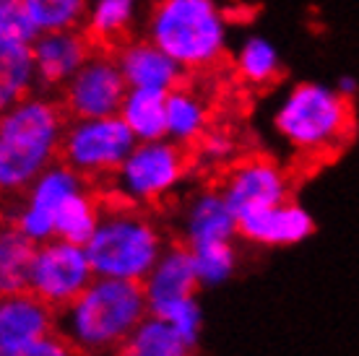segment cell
<instances>
[{
	"label": "cell",
	"mask_w": 359,
	"mask_h": 356,
	"mask_svg": "<svg viewBox=\"0 0 359 356\" xmlns=\"http://www.w3.org/2000/svg\"><path fill=\"white\" fill-rule=\"evenodd\" d=\"M97 50L86 29H53L34 42V65L42 91H60Z\"/></svg>",
	"instance_id": "obj_13"
},
{
	"label": "cell",
	"mask_w": 359,
	"mask_h": 356,
	"mask_svg": "<svg viewBox=\"0 0 359 356\" xmlns=\"http://www.w3.org/2000/svg\"><path fill=\"white\" fill-rule=\"evenodd\" d=\"M211 130V102L201 86L182 81L167 94V138L185 149H196Z\"/></svg>",
	"instance_id": "obj_19"
},
{
	"label": "cell",
	"mask_w": 359,
	"mask_h": 356,
	"mask_svg": "<svg viewBox=\"0 0 359 356\" xmlns=\"http://www.w3.org/2000/svg\"><path fill=\"white\" fill-rule=\"evenodd\" d=\"M91 0H24L32 18L42 32L83 29Z\"/></svg>",
	"instance_id": "obj_27"
},
{
	"label": "cell",
	"mask_w": 359,
	"mask_h": 356,
	"mask_svg": "<svg viewBox=\"0 0 359 356\" xmlns=\"http://www.w3.org/2000/svg\"><path fill=\"white\" fill-rule=\"evenodd\" d=\"M115 55L130 89H154L170 94L188 76L175 57H170L159 45H154L146 34L126 39L120 47H115Z\"/></svg>",
	"instance_id": "obj_14"
},
{
	"label": "cell",
	"mask_w": 359,
	"mask_h": 356,
	"mask_svg": "<svg viewBox=\"0 0 359 356\" xmlns=\"http://www.w3.org/2000/svg\"><path fill=\"white\" fill-rule=\"evenodd\" d=\"M97 278L86 245L68 240H47L36 245L27 289L60 312Z\"/></svg>",
	"instance_id": "obj_8"
},
{
	"label": "cell",
	"mask_w": 359,
	"mask_h": 356,
	"mask_svg": "<svg viewBox=\"0 0 359 356\" xmlns=\"http://www.w3.org/2000/svg\"><path fill=\"white\" fill-rule=\"evenodd\" d=\"M167 249L162 226L138 205L112 200L104 203L97 229L86 242L94 273L144 284Z\"/></svg>",
	"instance_id": "obj_5"
},
{
	"label": "cell",
	"mask_w": 359,
	"mask_h": 356,
	"mask_svg": "<svg viewBox=\"0 0 359 356\" xmlns=\"http://www.w3.org/2000/svg\"><path fill=\"white\" fill-rule=\"evenodd\" d=\"M219 190L237 219L289 200L292 182L287 170L266 156H245L226 167Z\"/></svg>",
	"instance_id": "obj_11"
},
{
	"label": "cell",
	"mask_w": 359,
	"mask_h": 356,
	"mask_svg": "<svg viewBox=\"0 0 359 356\" xmlns=\"http://www.w3.org/2000/svg\"><path fill=\"white\" fill-rule=\"evenodd\" d=\"M135 143V135L120 115L71 117L65 128L60 161L91 182H109Z\"/></svg>",
	"instance_id": "obj_7"
},
{
	"label": "cell",
	"mask_w": 359,
	"mask_h": 356,
	"mask_svg": "<svg viewBox=\"0 0 359 356\" xmlns=\"http://www.w3.org/2000/svg\"><path fill=\"white\" fill-rule=\"evenodd\" d=\"M198 159L208 164V167H226L234 156V138L226 130H208L201 141H198Z\"/></svg>",
	"instance_id": "obj_30"
},
{
	"label": "cell",
	"mask_w": 359,
	"mask_h": 356,
	"mask_svg": "<svg viewBox=\"0 0 359 356\" xmlns=\"http://www.w3.org/2000/svg\"><path fill=\"white\" fill-rule=\"evenodd\" d=\"M180 229H182V245H188V247L234 242V237H240L237 216L219 187L198 190L196 196L190 198L180 216Z\"/></svg>",
	"instance_id": "obj_15"
},
{
	"label": "cell",
	"mask_w": 359,
	"mask_h": 356,
	"mask_svg": "<svg viewBox=\"0 0 359 356\" xmlns=\"http://www.w3.org/2000/svg\"><path fill=\"white\" fill-rule=\"evenodd\" d=\"M91 179L68 167L65 161H57L50 170H45L32 185L21 193V200L11 211L8 226L21 232L34 245H42L47 240H55V216L60 205L79 193L81 187L89 185Z\"/></svg>",
	"instance_id": "obj_10"
},
{
	"label": "cell",
	"mask_w": 359,
	"mask_h": 356,
	"mask_svg": "<svg viewBox=\"0 0 359 356\" xmlns=\"http://www.w3.org/2000/svg\"><path fill=\"white\" fill-rule=\"evenodd\" d=\"M190 249H193L201 289L222 286L234 276V271H237V247H234V242H214V245Z\"/></svg>",
	"instance_id": "obj_26"
},
{
	"label": "cell",
	"mask_w": 359,
	"mask_h": 356,
	"mask_svg": "<svg viewBox=\"0 0 359 356\" xmlns=\"http://www.w3.org/2000/svg\"><path fill=\"white\" fill-rule=\"evenodd\" d=\"M336 89L341 91V94H346V97H354L357 94V89H359V83H357V78L354 76H341V78L336 81Z\"/></svg>",
	"instance_id": "obj_32"
},
{
	"label": "cell",
	"mask_w": 359,
	"mask_h": 356,
	"mask_svg": "<svg viewBox=\"0 0 359 356\" xmlns=\"http://www.w3.org/2000/svg\"><path fill=\"white\" fill-rule=\"evenodd\" d=\"M128 91L115 50L97 47L57 94L68 117H109L120 115Z\"/></svg>",
	"instance_id": "obj_9"
},
{
	"label": "cell",
	"mask_w": 359,
	"mask_h": 356,
	"mask_svg": "<svg viewBox=\"0 0 359 356\" xmlns=\"http://www.w3.org/2000/svg\"><path fill=\"white\" fill-rule=\"evenodd\" d=\"M18 356H79V351L63 338V336H50L47 341L42 343H36V346L27 348V351H21Z\"/></svg>",
	"instance_id": "obj_31"
},
{
	"label": "cell",
	"mask_w": 359,
	"mask_h": 356,
	"mask_svg": "<svg viewBox=\"0 0 359 356\" xmlns=\"http://www.w3.org/2000/svg\"><path fill=\"white\" fill-rule=\"evenodd\" d=\"M271 128L297 159L325 161L341 151L354 133L351 99L336 83L299 81L278 97Z\"/></svg>",
	"instance_id": "obj_3"
},
{
	"label": "cell",
	"mask_w": 359,
	"mask_h": 356,
	"mask_svg": "<svg viewBox=\"0 0 359 356\" xmlns=\"http://www.w3.org/2000/svg\"><path fill=\"white\" fill-rule=\"evenodd\" d=\"M135 141H159L167 138V94L154 89H130L120 107Z\"/></svg>",
	"instance_id": "obj_22"
},
{
	"label": "cell",
	"mask_w": 359,
	"mask_h": 356,
	"mask_svg": "<svg viewBox=\"0 0 359 356\" xmlns=\"http://www.w3.org/2000/svg\"><path fill=\"white\" fill-rule=\"evenodd\" d=\"M198 289L201 281L196 273L193 249L188 245H167L159 263L151 268V273L144 281V292L151 310L182 296H193Z\"/></svg>",
	"instance_id": "obj_18"
},
{
	"label": "cell",
	"mask_w": 359,
	"mask_h": 356,
	"mask_svg": "<svg viewBox=\"0 0 359 356\" xmlns=\"http://www.w3.org/2000/svg\"><path fill=\"white\" fill-rule=\"evenodd\" d=\"M232 73L234 78L250 86V89H266L281 76V55L273 39L261 32H245L232 45Z\"/></svg>",
	"instance_id": "obj_20"
},
{
	"label": "cell",
	"mask_w": 359,
	"mask_h": 356,
	"mask_svg": "<svg viewBox=\"0 0 359 356\" xmlns=\"http://www.w3.org/2000/svg\"><path fill=\"white\" fill-rule=\"evenodd\" d=\"M151 315L167 320L172 328L177 330L180 336H185L190 343H196L198 346V341H201V330H203V307H201V302L196 299V294L162 304V307L151 310Z\"/></svg>",
	"instance_id": "obj_28"
},
{
	"label": "cell",
	"mask_w": 359,
	"mask_h": 356,
	"mask_svg": "<svg viewBox=\"0 0 359 356\" xmlns=\"http://www.w3.org/2000/svg\"><path fill=\"white\" fill-rule=\"evenodd\" d=\"M34 91H39L34 45L0 42V104L8 107Z\"/></svg>",
	"instance_id": "obj_21"
},
{
	"label": "cell",
	"mask_w": 359,
	"mask_h": 356,
	"mask_svg": "<svg viewBox=\"0 0 359 356\" xmlns=\"http://www.w3.org/2000/svg\"><path fill=\"white\" fill-rule=\"evenodd\" d=\"M151 315L144 284L97 276L68 307L57 312V336L79 356H109L128 346Z\"/></svg>",
	"instance_id": "obj_1"
},
{
	"label": "cell",
	"mask_w": 359,
	"mask_h": 356,
	"mask_svg": "<svg viewBox=\"0 0 359 356\" xmlns=\"http://www.w3.org/2000/svg\"><path fill=\"white\" fill-rule=\"evenodd\" d=\"M109 356H135V354H133V351H130L128 346H123V348H117L115 354H109Z\"/></svg>",
	"instance_id": "obj_33"
},
{
	"label": "cell",
	"mask_w": 359,
	"mask_h": 356,
	"mask_svg": "<svg viewBox=\"0 0 359 356\" xmlns=\"http://www.w3.org/2000/svg\"><path fill=\"white\" fill-rule=\"evenodd\" d=\"M154 0H91L86 13V34L97 47L115 50L126 39L141 34Z\"/></svg>",
	"instance_id": "obj_17"
},
{
	"label": "cell",
	"mask_w": 359,
	"mask_h": 356,
	"mask_svg": "<svg viewBox=\"0 0 359 356\" xmlns=\"http://www.w3.org/2000/svg\"><path fill=\"white\" fill-rule=\"evenodd\" d=\"M36 245L27 240L13 226H6L0 234V289L3 294L24 292L29 284V268Z\"/></svg>",
	"instance_id": "obj_24"
},
{
	"label": "cell",
	"mask_w": 359,
	"mask_h": 356,
	"mask_svg": "<svg viewBox=\"0 0 359 356\" xmlns=\"http://www.w3.org/2000/svg\"><path fill=\"white\" fill-rule=\"evenodd\" d=\"M0 3H8V0H0Z\"/></svg>",
	"instance_id": "obj_34"
},
{
	"label": "cell",
	"mask_w": 359,
	"mask_h": 356,
	"mask_svg": "<svg viewBox=\"0 0 359 356\" xmlns=\"http://www.w3.org/2000/svg\"><path fill=\"white\" fill-rule=\"evenodd\" d=\"M240 224V237L252 245L263 247H289L305 242L315 229L313 214L305 205L294 200H284L278 205L263 208L258 214L237 219Z\"/></svg>",
	"instance_id": "obj_16"
},
{
	"label": "cell",
	"mask_w": 359,
	"mask_h": 356,
	"mask_svg": "<svg viewBox=\"0 0 359 356\" xmlns=\"http://www.w3.org/2000/svg\"><path fill=\"white\" fill-rule=\"evenodd\" d=\"M188 76L216 71L232 53V18L219 0H154L144 29Z\"/></svg>",
	"instance_id": "obj_4"
},
{
	"label": "cell",
	"mask_w": 359,
	"mask_h": 356,
	"mask_svg": "<svg viewBox=\"0 0 359 356\" xmlns=\"http://www.w3.org/2000/svg\"><path fill=\"white\" fill-rule=\"evenodd\" d=\"M42 29L36 27L24 0H8L0 3V42L11 45H34Z\"/></svg>",
	"instance_id": "obj_29"
},
{
	"label": "cell",
	"mask_w": 359,
	"mask_h": 356,
	"mask_svg": "<svg viewBox=\"0 0 359 356\" xmlns=\"http://www.w3.org/2000/svg\"><path fill=\"white\" fill-rule=\"evenodd\" d=\"M102 211H104V203L99 200L97 190L89 182L60 205V211L55 216V234L60 240L86 245L102 219Z\"/></svg>",
	"instance_id": "obj_23"
},
{
	"label": "cell",
	"mask_w": 359,
	"mask_h": 356,
	"mask_svg": "<svg viewBox=\"0 0 359 356\" xmlns=\"http://www.w3.org/2000/svg\"><path fill=\"white\" fill-rule=\"evenodd\" d=\"M68 112L60 99L34 91L0 115V187L24 193L45 170L60 161Z\"/></svg>",
	"instance_id": "obj_2"
},
{
	"label": "cell",
	"mask_w": 359,
	"mask_h": 356,
	"mask_svg": "<svg viewBox=\"0 0 359 356\" xmlns=\"http://www.w3.org/2000/svg\"><path fill=\"white\" fill-rule=\"evenodd\" d=\"M57 333V310L29 289L3 294L0 302V356H18Z\"/></svg>",
	"instance_id": "obj_12"
},
{
	"label": "cell",
	"mask_w": 359,
	"mask_h": 356,
	"mask_svg": "<svg viewBox=\"0 0 359 356\" xmlns=\"http://www.w3.org/2000/svg\"><path fill=\"white\" fill-rule=\"evenodd\" d=\"M188 170L190 159L185 146L170 138L138 141L107 185L115 200L146 208L170 198L185 182Z\"/></svg>",
	"instance_id": "obj_6"
},
{
	"label": "cell",
	"mask_w": 359,
	"mask_h": 356,
	"mask_svg": "<svg viewBox=\"0 0 359 356\" xmlns=\"http://www.w3.org/2000/svg\"><path fill=\"white\" fill-rule=\"evenodd\" d=\"M128 348L135 356H193L196 343H190L185 336H180L167 320L149 315L138 325L133 338L128 341Z\"/></svg>",
	"instance_id": "obj_25"
}]
</instances>
